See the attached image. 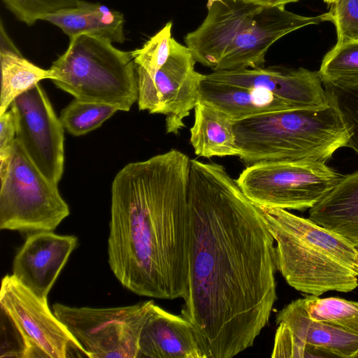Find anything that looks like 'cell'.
Here are the masks:
<instances>
[{"mask_svg": "<svg viewBox=\"0 0 358 358\" xmlns=\"http://www.w3.org/2000/svg\"><path fill=\"white\" fill-rule=\"evenodd\" d=\"M182 315L211 358L251 347L277 299L275 241L262 207L222 165L191 160L189 236Z\"/></svg>", "mask_w": 358, "mask_h": 358, "instance_id": "cell-1", "label": "cell"}, {"mask_svg": "<svg viewBox=\"0 0 358 358\" xmlns=\"http://www.w3.org/2000/svg\"><path fill=\"white\" fill-rule=\"evenodd\" d=\"M191 160L172 149L127 164L111 188L108 260L118 281L139 296H185Z\"/></svg>", "mask_w": 358, "mask_h": 358, "instance_id": "cell-2", "label": "cell"}, {"mask_svg": "<svg viewBox=\"0 0 358 358\" xmlns=\"http://www.w3.org/2000/svg\"><path fill=\"white\" fill-rule=\"evenodd\" d=\"M262 208L276 243L277 270L289 285L317 296L358 287V250L348 239L287 210Z\"/></svg>", "mask_w": 358, "mask_h": 358, "instance_id": "cell-3", "label": "cell"}, {"mask_svg": "<svg viewBox=\"0 0 358 358\" xmlns=\"http://www.w3.org/2000/svg\"><path fill=\"white\" fill-rule=\"evenodd\" d=\"M238 157L246 166L266 162H324L350 134L330 103L326 107L264 113L234 122Z\"/></svg>", "mask_w": 358, "mask_h": 358, "instance_id": "cell-4", "label": "cell"}, {"mask_svg": "<svg viewBox=\"0 0 358 358\" xmlns=\"http://www.w3.org/2000/svg\"><path fill=\"white\" fill-rule=\"evenodd\" d=\"M52 82L75 99L129 111L138 101V81L131 52L103 38L80 35L49 69Z\"/></svg>", "mask_w": 358, "mask_h": 358, "instance_id": "cell-5", "label": "cell"}, {"mask_svg": "<svg viewBox=\"0 0 358 358\" xmlns=\"http://www.w3.org/2000/svg\"><path fill=\"white\" fill-rule=\"evenodd\" d=\"M1 327L6 347L0 357L66 358L71 350L85 356L82 348L48 305L13 275L1 280ZM86 357V356H85Z\"/></svg>", "mask_w": 358, "mask_h": 358, "instance_id": "cell-6", "label": "cell"}, {"mask_svg": "<svg viewBox=\"0 0 358 358\" xmlns=\"http://www.w3.org/2000/svg\"><path fill=\"white\" fill-rule=\"evenodd\" d=\"M0 178L1 229L52 231L69 216L57 185L36 167L17 139L8 169Z\"/></svg>", "mask_w": 358, "mask_h": 358, "instance_id": "cell-7", "label": "cell"}, {"mask_svg": "<svg viewBox=\"0 0 358 358\" xmlns=\"http://www.w3.org/2000/svg\"><path fill=\"white\" fill-rule=\"evenodd\" d=\"M342 177L324 162H266L246 166L236 181L245 195L262 208L303 211Z\"/></svg>", "mask_w": 358, "mask_h": 358, "instance_id": "cell-8", "label": "cell"}, {"mask_svg": "<svg viewBox=\"0 0 358 358\" xmlns=\"http://www.w3.org/2000/svg\"><path fill=\"white\" fill-rule=\"evenodd\" d=\"M152 300L115 308L71 307L55 303L52 312L90 358H137L143 324Z\"/></svg>", "mask_w": 358, "mask_h": 358, "instance_id": "cell-9", "label": "cell"}, {"mask_svg": "<svg viewBox=\"0 0 358 358\" xmlns=\"http://www.w3.org/2000/svg\"><path fill=\"white\" fill-rule=\"evenodd\" d=\"M196 62L190 49L171 38L169 57L153 77L136 68L138 108L164 115L169 134L185 127L184 120L200 101L205 74L195 70Z\"/></svg>", "mask_w": 358, "mask_h": 358, "instance_id": "cell-10", "label": "cell"}, {"mask_svg": "<svg viewBox=\"0 0 358 358\" xmlns=\"http://www.w3.org/2000/svg\"><path fill=\"white\" fill-rule=\"evenodd\" d=\"M10 106L16 119V139L43 174L57 185L64 171V127L45 92L37 83Z\"/></svg>", "mask_w": 358, "mask_h": 358, "instance_id": "cell-11", "label": "cell"}, {"mask_svg": "<svg viewBox=\"0 0 358 358\" xmlns=\"http://www.w3.org/2000/svg\"><path fill=\"white\" fill-rule=\"evenodd\" d=\"M276 324L273 358L358 357V335L310 319L304 299L280 310Z\"/></svg>", "mask_w": 358, "mask_h": 358, "instance_id": "cell-12", "label": "cell"}, {"mask_svg": "<svg viewBox=\"0 0 358 358\" xmlns=\"http://www.w3.org/2000/svg\"><path fill=\"white\" fill-rule=\"evenodd\" d=\"M331 20L330 11L307 17L285 7H262L232 42L215 71L263 67L268 48L280 38L306 26Z\"/></svg>", "mask_w": 358, "mask_h": 358, "instance_id": "cell-13", "label": "cell"}, {"mask_svg": "<svg viewBox=\"0 0 358 358\" xmlns=\"http://www.w3.org/2000/svg\"><path fill=\"white\" fill-rule=\"evenodd\" d=\"M205 78L266 90L294 109L323 108L329 103L318 71L302 67L263 66L213 71L205 74Z\"/></svg>", "mask_w": 358, "mask_h": 358, "instance_id": "cell-14", "label": "cell"}, {"mask_svg": "<svg viewBox=\"0 0 358 358\" xmlns=\"http://www.w3.org/2000/svg\"><path fill=\"white\" fill-rule=\"evenodd\" d=\"M77 243V238L72 235L51 231L34 232L15 256L13 275L39 299L47 300Z\"/></svg>", "mask_w": 358, "mask_h": 358, "instance_id": "cell-15", "label": "cell"}, {"mask_svg": "<svg viewBox=\"0 0 358 358\" xmlns=\"http://www.w3.org/2000/svg\"><path fill=\"white\" fill-rule=\"evenodd\" d=\"M262 8L243 0L214 3L201 25L184 38L196 62L215 71L232 42Z\"/></svg>", "mask_w": 358, "mask_h": 358, "instance_id": "cell-16", "label": "cell"}, {"mask_svg": "<svg viewBox=\"0 0 358 358\" xmlns=\"http://www.w3.org/2000/svg\"><path fill=\"white\" fill-rule=\"evenodd\" d=\"M138 357L211 358L203 335L189 319L155 303L141 330Z\"/></svg>", "mask_w": 358, "mask_h": 358, "instance_id": "cell-17", "label": "cell"}, {"mask_svg": "<svg viewBox=\"0 0 358 358\" xmlns=\"http://www.w3.org/2000/svg\"><path fill=\"white\" fill-rule=\"evenodd\" d=\"M200 100L226 113L234 122L294 109L266 90L211 81L205 78L201 85Z\"/></svg>", "mask_w": 358, "mask_h": 358, "instance_id": "cell-18", "label": "cell"}, {"mask_svg": "<svg viewBox=\"0 0 358 358\" xmlns=\"http://www.w3.org/2000/svg\"><path fill=\"white\" fill-rule=\"evenodd\" d=\"M58 27L69 38L89 35L123 43L124 17L122 13L99 3L80 0L79 3L43 17Z\"/></svg>", "mask_w": 358, "mask_h": 358, "instance_id": "cell-19", "label": "cell"}, {"mask_svg": "<svg viewBox=\"0 0 358 358\" xmlns=\"http://www.w3.org/2000/svg\"><path fill=\"white\" fill-rule=\"evenodd\" d=\"M309 218L348 239L358 250V171L343 176L313 207Z\"/></svg>", "mask_w": 358, "mask_h": 358, "instance_id": "cell-20", "label": "cell"}, {"mask_svg": "<svg viewBox=\"0 0 358 358\" xmlns=\"http://www.w3.org/2000/svg\"><path fill=\"white\" fill-rule=\"evenodd\" d=\"M190 143L199 157L238 156L234 121L226 113L203 101L194 108Z\"/></svg>", "mask_w": 358, "mask_h": 358, "instance_id": "cell-21", "label": "cell"}, {"mask_svg": "<svg viewBox=\"0 0 358 358\" xmlns=\"http://www.w3.org/2000/svg\"><path fill=\"white\" fill-rule=\"evenodd\" d=\"M0 62L1 87L0 115L6 112L19 95L39 81L51 79L50 69H41L25 59L8 36L1 23Z\"/></svg>", "mask_w": 358, "mask_h": 358, "instance_id": "cell-22", "label": "cell"}, {"mask_svg": "<svg viewBox=\"0 0 358 358\" xmlns=\"http://www.w3.org/2000/svg\"><path fill=\"white\" fill-rule=\"evenodd\" d=\"M304 299L308 316L314 321L327 322L358 335V302L338 297Z\"/></svg>", "mask_w": 358, "mask_h": 358, "instance_id": "cell-23", "label": "cell"}, {"mask_svg": "<svg viewBox=\"0 0 358 358\" xmlns=\"http://www.w3.org/2000/svg\"><path fill=\"white\" fill-rule=\"evenodd\" d=\"M323 85L329 102L337 110L350 134L348 147L358 155V79Z\"/></svg>", "mask_w": 358, "mask_h": 358, "instance_id": "cell-24", "label": "cell"}, {"mask_svg": "<svg viewBox=\"0 0 358 358\" xmlns=\"http://www.w3.org/2000/svg\"><path fill=\"white\" fill-rule=\"evenodd\" d=\"M118 110L113 106L74 99L63 109L59 119L71 134L79 136L99 127Z\"/></svg>", "mask_w": 358, "mask_h": 358, "instance_id": "cell-25", "label": "cell"}, {"mask_svg": "<svg viewBox=\"0 0 358 358\" xmlns=\"http://www.w3.org/2000/svg\"><path fill=\"white\" fill-rule=\"evenodd\" d=\"M318 73L322 83L358 79V41L336 44L324 56Z\"/></svg>", "mask_w": 358, "mask_h": 358, "instance_id": "cell-26", "label": "cell"}, {"mask_svg": "<svg viewBox=\"0 0 358 358\" xmlns=\"http://www.w3.org/2000/svg\"><path fill=\"white\" fill-rule=\"evenodd\" d=\"M172 25L171 21L168 22L141 48L131 51L136 69L153 77L166 62L171 52Z\"/></svg>", "mask_w": 358, "mask_h": 358, "instance_id": "cell-27", "label": "cell"}, {"mask_svg": "<svg viewBox=\"0 0 358 358\" xmlns=\"http://www.w3.org/2000/svg\"><path fill=\"white\" fill-rule=\"evenodd\" d=\"M80 0H2L21 22L32 25L47 15L76 6Z\"/></svg>", "mask_w": 358, "mask_h": 358, "instance_id": "cell-28", "label": "cell"}, {"mask_svg": "<svg viewBox=\"0 0 358 358\" xmlns=\"http://www.w3.org/2000/svg\"><path fill=\"white\" fill-rule=\"evenodd\" d=\"M330 10L337 34L336 44L358 41V0H335Z\"/></svg>", "mask_w": 358, "mask_h": 358, "instance_id": "cell-29", "label": "cell"}, {"mask_svg": "<svg viewBox=\"0 0 358 358\" xmlns=\"http://www.w3.org/2000/svg\"><path fill=\"white\" fill-rule=\"evenodd\" d=\"M16 119L10 109L0 115V162L10 159L16 139Z\"/></svg>", "mask_w": 358, "mask_h": 358, "instance_id": "cell-30", "label": "cell"}, {"mask_svg": "<svg viewBox=\"0 0 358 358\" xmlns=\"http://www.w3.org/2000/svg\"><path fill=\"white\" fill-rule=\"evenodd\" d=\"M248 3L262 7H285L287 3L297 2L299 0H243Z\"/></svg>", "mask_w": 358, "mask_h": 358, "instance_id": "cell-31", "label": "cell"}, {"mask_svg": "<svg viewBox=\"0 0 358 358\" xmlns=\"http://www.w3.org/2000/svg\"><path fill=\"white\" fill-rule=\"evenodd\" d=\"M222 0H208L207 3H206V7H207L208 10H209L212 7V6L214 3L220 2Z\"/></svg>", "mask_w": 358, "mask_h": 358, "instance_id": "cell-32", "label": "cell"}, {"mask_svg": "<svg viewBox=\"0 0 358 358\" xmlns=\"http://www.w3.org/2000/svg\"><path fill=\"white\" fill-rule=\"evenodd\" d=\"M323 1L326 3L331 5L334 2L335 0H323Z\"/></svg>", "mask_w": 358, "mask_h": 358, "instance_id": "cell-33", "label": "cell"}, {"mask_svg": "<svg viewBox=\"0 0 358 358\" xmlns=\"http://www.w3.org/2000/svg\"><path fill=\"white\" fill-rule=\"evenodd\" d=\"M357 273H358V268H357Z\"/></svg>", "mask_w": 358, "mask_h": 358, "instance_id": "cell-34", "label": "cell"}]
</instances>
